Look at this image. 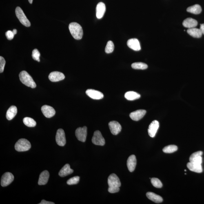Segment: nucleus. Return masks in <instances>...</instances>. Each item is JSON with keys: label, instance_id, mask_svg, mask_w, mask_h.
<instances>
[{"label": "nucleus", "instance_id": "14", "mask_svg": "<svg viewBox=\"0 0 204 204\" xmlns=\"http://www.w3.org/2000/svg\"><path fill=\"white\" fill-rule=\"evenodd\" d=\"M86 94L89 97L94 99H100L104 97V95L102 93L94 89H88L86 91Z\"/></svg>", "mask_w": 204, "mask_h": 204}, {"label": "nucleus", "instance_id": "5", "mask_svg": "<svg viewBox=\"0 0 204 204\" xmlns=\"http://www.w3.org/2000/svg\"><path fill=\"white\" fill-rule=\"evenodd\" d=\"M15 13L16 16L22 24L26 27L30 26V22L27 19L22 9L20 7H17L16 9Z\"/></svg>", "mask_w": 204, "mask_h": 204}, {"label": "nucleus", "instance_id": "20", "mask_svg": "<svg viewBox=\"0 0 204 204\" xmlns=\"http://www.w3.org/2000/svg\"><path fill=\"white\" fill-rule=\"evenodd\" d=\"M187 166L189 170L193 172L200 173L203 172L201 165L189 162L187 163Z\"/></svg>", "mask_w": 204, "mask_h": 204}, {"label": "nucleus", "instance_id": "2", "mask_svg": "<svg viewBox=\"0 0 204 204\" xmlns=\"http://www.w3.org/2000/svg\"><path fill=\"white\" fill-rule=\"evenodd\" d=\"M70 33L74 39H81L83 38V32L82 27L76 23H72L69 25Z\"/></svg>", "mask_w": 204, "mask_h": 204}, {"label": "nucleus", "instance_id": "16", "mask_svg": "<svg viewBox=\"0 0 204 204\" xmlns=\"http://www.w3.org/2000/svg\"><path fill=\"white\" fill-rule=\"evenodd\" d=\"M106 10V7L104 3L100 2L98 3L96 8V16L98 19L103 17Z\"/></svg>", "mask_w": 204, "mask_h": 204}, {"label": "nucleus", "instance_id": "25", "mask_svg": "<svg viewBox=\"0 0 204 204\" xmlns=\"http://www.w3.org/2000/svg\"><path fill=\"white\" fill-rule=\"evenodd\" d=\"M187 33L189 35L195 38H200L201 37L202 33L200 29L195 28H189Z\"/></svg>", "mask_w": 204, "mask_h": 204}, {"label": "nucleus", "instance_id": "30", "mask_svg": "<svg viewBox=\"0 0 204 204\" xmlns=\"http://www.w3.org/2000/svg\"><path fill=\"white\" fill-rule=\"evenodd\" d=\"M178 150V147L176 145H171L166 146L163 149L164 152L166 153H172Z\"/></svg>", "mask_w": 204, "mask_h": 204}, {"label": "nucleus", "instance_id": "37", "mask_svg": "<svg viewBox=\"0 0 204 204\" xmlns=\"http://www.w3.org/2000/svg\"><path fill=\"white\" fill-rule=\"evenodd\" d=\"M5 35H6L7 39L9 40H12L13 39L14 34L13 31L8 30L5 33Z\"/></svg>", "mask_w": 204, "mask_h": 204}, {"label": "nucleus", "instance_id": "8", "mask_svg": "<svg viewBox=\"0 0 204 204\" xmlns=\"http://www.w3.org/2000/svg\"><path fill=\"white\" fill-rule=\"evenodd\" d=\"M75 135L78 140L83 142H85L87 135V127L86 126L80 127L76 129Z\"/></svg>", "mask_w": 204, "mask_h": 204}, {"label": "nucleus", "instance_id": "38", "mask_svg": "<svg viewBox=\"0 0 204 204\" xmlns=\"http://www.w3.org/2000/svg\"><path fill=\"white\" fill-rule=\"evenodd\" d=\"M39 204H54V202L46 201V200H42L41 203H39Z\"/></svg>", "mask_w": 204, "mask_h": 204}, {"label": "nucleus", "instance_id": "35", "mask_svg": "<svg viewBox=\"0 0 204 204\" xmlns=\"http://www.w3.org/2000/svg\"><path fill=\"white\" fill-rule=\"evenodd\" d=\"M5 61L4 58L2 56H0V73H2L4 71Z\"/></svg>", "mask_w": 204, "mask_h": 204}, {"label": "nucleus", "instance_id": "34", "mask_svg": "<svg viewBox=\"0 0 204 204\" xmlns=\"http://www.w3.org/2000/svg\"><path fill=\"white\" fill-rule=\"evenodd\" d=\"M40 53L39 52V51H38L37 49H34V50L33 51L32 54V57L33 59L35 61H37L38 62H40Z\"/></svg>", "mask_w": 204, "mask_h": 204}, {"label": "nucleus", "instance_id": "28", "mask_svg": "<svg viewBox=\"0 0 204 204\" xmlns=\"http://www.w3.org/2000/svg\"><path fill=\"white\" fill-rule=\"evenodd\" d=\"M23 123L28 127H34L36 125V122L33 118L30 117H25L23 119Z\"/></svg>", "mask_w": 204, "mask_h": 204}, {"label": "nucleus", "instance_id": "32", "mask_svg": "<svg viewBox=\"0 0 204 204\" xmlns=\"http://www.w3.org/2000/svg\"><path fill=\"white\" fill-rule=\"evenodd\" d=\"M151 182L153 186L156 188H160L163 186V184L160 180L157 178H151Z\"/></svg>", "mask_w": 204, "mask_h": 204}, {"label": "nucleus", "instance_id": "26", "mask_svg": "<svg viewBox=\"0 0 204 204\" xmlns=\"http://www.w3.org/2000/svg\"><path fill=\"white\" fill-rule=\"evenodd\" d=\"M140 94L137 93L133 92V91H129L125 93V97L127 100L129 101H133V100L139 99L140 98Z\"/></svg>", "mask_w": 204, "mask_h": 204}, {"label": "nucleus", "instance_id": "15", "mask_svg": "<svg viewBox=\"0 0 204 204\" xmlns=\"http://www.w3.org/2000/svg\"><path fill=\"white\" fill-rule=\"evenodd\" d=\"M146 113V110H138L131 113L129 116L134 121H138L144 116Z\"/></svg>", "mask_w": 204, "mask_h": 204}, {"label": "nucleus", "instance_id": "41", "mask_svg": "<svg viewBox=\"0 0 204 204\" xmlns=\"http://www.w3.org/2000/svg\"><path fill=\"white\" fill-rule=\"evenodd\" d=\"M28 1H29V3H31V4H32L33 3V0H28Z\"/></svg>", "mask_w": 204, "mask_h": 204}, {"label": "nucleus", "instance_id": "6", "mask_svg": "<svg viewBox=\"0 0 204 204\" xmlns=\"http://www.w3.org/2000/svg\"><path fill=\"white\" fill-rule=\"evenodd\" d=\"M92 142L96 145L103 146L105 144V140L102 136L101 132L99 130L94 132L92 138Z\"/></svg>", "mask_w": 204, "mask_h": 204}, {"label": "nucleus", "instance_id": "1", "mask_svg": "<svg viewBox=\"0 0 204 204\" xmlns=\"http://www.w3.org/2000/svg\"><path fill=\"white\" fill-rule=\"evenodd\" d=\"M108 184L109 192L115 193L119 192L121 183L119 178L116 174H112L109 176Z\"/></svg>", "mask_w": 204, "mask_h": 204}, {"label": "nucleus", "instance_id": "7", "mask_svg": "<svg viewBox=\"0 0 204 204\" xmlns=\"http://www.w3.org/2000/svg\"><path fill=\"white\" fill-rule=\"evenodd\" d=\"M56 141L57 144L61 146H64L66 144L65 134L63 129H58L56 135Z\"/></svg>", "mask_w": 204, "mask_h": 204}, {"label": "nucleus", "instance_id": "13", "mask_svg": "<svg viewBox=\"0 0 204 204\" xmlns=\"http://www.w3.org/2000/svg\"><path fill=\"white\" fill-rule=\"evenodd\" d=\"M41 111L45 116L47 118L53 117L55 114V110L53 107L48 105H43L41 107Z\"/></svg>", "mask_w": 204, "mask_h": 204}, {"label": "nucleus", "instance_id": "23", "mask_svg": "<svg viewBox=\"0 0 204 204\" xmlns=\"http://www.w3.org/2000/svg\"><path fill=\"white\" fill-rule=\"evenodd\" d=\"M146 196L149 200L155 203H159L163 201V198L161 196L152 192H148L146 193Z\"/></svg>", "mask_w": 204, "mask_h": 204}, {"label": "nucleus", "instance_id": "39", "mask_svg": "<svg viewBox=\"0 0 204 204\" xmlns=\"http://www.w3.org/2000/svg\"><path fill=\"white\" fill-rule=\"evenodd\" d=\"M200 30L201 31L202 34H204V23L200 25Z\"/></svg>", "mask_w": 204, "mask_h": 204}, {"label": "nucleus", "instance_id": "19", "mask_svg": "<svg viewBox=\"0 0 204 204\" xmlns=\"http://www.w3.org/2000/svg\"><path fill=\"white\" fill-rule=\"evenodd\" d=\"M50 174L47 171H44L41 173L38 180V184L39 185H46L48 182Z\"/></svg>", "mask_w": 204, "mask_h": 204}, {"label": "nucleus", "instance_id": "29", "mask_svg": "<svg viewBox=\"0 0 204 204\" xmlns=\"http://www.w3.org/2000/svg\"><path fill=\"white\" fill-rule=\"evenodd\" d=\"M131 66L133 69H138V70H145L148 67V66L146 64L141 62L133 63Z\"/></svg>", "mask_w": 204, "mask_h": 204}, {"label": "nucleus", "instance_id": "18", "mask_svg": "<svg viewBox=\"0 0 204 204\" xmlns=\"http://www.w3.org/2000/svg\"><path fill=\"white\" fill-rule=\"evenodd\" d=\"M136 165V159L135 156L132 155L128 158L127 160V165L128 170L132 172L135 169Z\"/></svg>", "mask_w": 204, "mask_h": 204}, {"label": "nucleus", "instance_id": "12", "mask_svg": "<svg viewBox=\"0 0 204 204\" xmlns=\"http://www.w3.org/2000/svg\"><path fill=\"white\" fill-rule=\"evenodd\" d=\"M65 78V76L64 74L62 73L57 72V71L51 72L48 76L49 80L53 82L61 81V80L64 79Z\"/></svg>", "mask_w": 204, "mask_h": 204}, {"label": "nucleus", "instance_id": "9", "mask_svg": "<svg viewBox=\"0 0 204 204\" xmlns=\"http://www.w3.org/2000/svg\"><path fill=\"white\" fill-rule=\"evenodd\" d=\"M14 176L11 173L7 172L4 173L2 176L1 185L3 187H5L10 185L13 181Z\"/></svg>", "mask_w": 204, "mask_h": 204}, {"label": "nucleus", "instance_id": "17", "mask_svg": "<svg viewBox=\"0 0 204 204\" xmlns=\"http://www.w3.org/2000/svg\"><path fill=\"white\" fill-rule=\"evenodd\" d=\"M127 46L135 51L141 50V46L139 41L136 38L129 39L127 42Z\"/></svg>", "mask_w": 204, "mask_h": 204}, {"label": "nucleus", "instance_id": "4", "mask_svg": "<svg viewBox=\"0 0 204 204\" xmlns=\"http://www.w3.org/2000/svg\"><path fill=\"white\" fill-rule=\"evenodd\" d=\"M14 147L15 150L18 152H24L31 148V145L28 140L21 138L16 142Z\"/></svg>", "mask_w": 204, "mask_h": 204}, {"label": "nucleus", "instance_id": "3", "mask_svg": "<svg viewBox=\"0 0 204 204\" xmlns=\"http://www.w3.org/2000/svg\"><path fill=\"white\" fill-rule=\"evenodd\" d=\"M20 81L23 84L32 88H35L36 85L32 76L26 71H22L19 74Z\"/></svg>", "mask_w": 204, "mask_h": 204}, {"label": "nucleus", "instance_id": "27", "mask_svg": "<svg viewBox=\"0 0 204 204\" xmlns=\"http://www.w3.org/2000/svg\"><path fill=\"white\" fill-rule=\"evenodd\" d=\"M187 11L191 13L198 14L201 13L202 9L200 5L196 4L189 7L187 9Z\"/></svg>", "mask_w": 204, "mask_h": 204}, {"label": "nucleus", "instance_id": "42", "mask_svg": "<svg viewBox=\"0 0 204 204\" xmlns=\"http://www.w3.org/2000/svg\"><path fill=\"white\" fill-rule=\"evenodd\" d=\"M185 171H186V170H185Z\"/></svg>", "mask_w": 204, "mask_h": 204}, {"label": "nucleus", "instance_id": "40", "mask_svg": "<svg viewBox=\"0 0 204 204\" xmlns=\"http://www.w3.org/2000/svg\"><path fill=\"white\" fill-rule=\"evenodd\" d=\"M13 32L14 35H15V34L17 33V30H16V29H13Z\"/></svg>", "mask_w": 204, "mask_h": 204}, {"label": "nucleus", "instance_id": "31", "mask_svg": "<svg viewBox=\"0 0 204 204\" xmlns=\"http://www.w3.org/2000/svg\"><path fill=\"white\" fill-rule=\"evenodd\" d=\"M114 49V45L112 41H109L107 42L105 48V52L107 54H110L113 52Z\"/></svg>", "mask_w": 204, "mask_h": 204}, {"label": "nucleus", "instance_id": "24", "mask_svg": "<svg viewBox=\"0 0 204 204\" xmlns=\"http://www.w3.org/2000/svg\"><path fill=\"white\" fill-rule=\"evenodd\" d=\"M17 114V108L14 105H12L9 108L7 111L6 114L7 119L11 120L15 117Z\"/></svg>", "mask_w": 204, "mask_h": 204}, {"label": "nucleus", "instance_id": "22", "mask_svg": "<svg viewBox=\"0 0 204 204\" xmlns=\"http://www.w3.org/2000/svg\"><path fill=\"white\" fill-rule=\"evenodd\" d=\"M198 24L197 21L192 18H187L183 23L184 27L188 28H195Z\"/></svg>", "mask_w": 204, "mask_h": 204}, {"label": "nucleus", "instance_id": "21", "mask_svg": "<svg viewBox=\"0 0 204 204\" xmlns=\"http://www.w3.org/2000/svg\"><path fill=\"white\" fill-rule=\"evenodd\" d=\"M74 171L72 169L70 168V165L68 164H67L59 172V175L61 177H65V176L72 174Z\"/></svg>", "mask_w": 204, "mask_h": 204}, {"label": "nucleus", "instance_id": "33", "mask_svg": "<svg viewBox=\"0 0 204 204\" xmlns=\"http://www.w3.org/2000/svg\"><path fill=\"white\" fill-rule=\"evenodd\" d=\"M80 177L79 176H75L71 178L67 181V184L69 185L77 184L79 181Z\"/></svg>", "mask_w": 204, "mask_h": 204}, {"label": "nucleus", "instance_id": "10", "mask_svg": "<svg viewBox=\"0 0 204 204\" xmlns=\"http://www.w3.org/2000/svg\"><path fill=\"white\" fill-rule=\"evenodd\" d=\"M109 126L111 133L114 135H117L121 132L122 127L118 122L112 121L109 122Z\"/></svg>", "mask_w": 204, "mask_h": 204}, {"label": "nucleus", "instance_id": "36", "mask_svg": "<svg viewBox=\"0 0 204 204\" xmlns=\"http://www.w3.org/2000/svg\"><path fill=\"white\" fill-rule=\"evenodd\" d=\"M203 154V152L201 151H198L193 153L189 158V161H191V160H192L193 159H194V158L198 157V156H202V155Z\"/></svg>", "mask_w": 204, "mask_h": 204}, {"label": "nucleus", "instance_id": "11", "mask_svg": "<svg viewBox=\"0 0 204 204\" xmlns=\"http://www.w3.org/2000/svg\"><path fill=\"white\" fill-rule=\"evenodd\" d=\"M159 127V123L156 120H154L149 125L148 132L151 137L154 138L155 136Z\"/></svg>", "mask_w": 204, "mask_h": 204}]
</instances>
